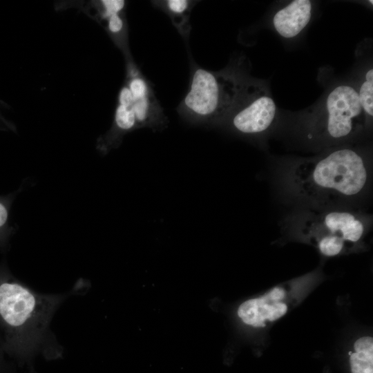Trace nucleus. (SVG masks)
I'll use <instances>...</instances> for the list:
<instances>
[{
    "label": "nucleus",
    "instance_id": "423d86ee",
    "mask_svg": "<svg viewBox=\"0 0 373 373\" xmlns=\"http://www.w3.org/2000/svg\"><path fill=\"white\" fill-rule=\"evenodd\" d=\"M276 106L260 82H245L225 118L232 128L247 135L264 133L276 119Z\"/></svg>",
    "mask_w": 373,
    "mask_h": 373
},
{
    "label": "nucleus",
    "instance_id": "1a4fd4ad",
    "mask_svg": "<svg viewBox=\"0 0 373 373\" xmlns=\"http://www.w3.org/2000/svg\"><path fill=\"white\" fill-rule=\"evenodd\" d=\"M311 16V1L295 0L275 13L273 25L280 36L292 38L304 29L310 21Z\"/></svg>",
    "mask_w": 373,
    "mask_h": 373
},
{
    "label": "nucleus",
    "instance_id": "6e6552de",
    "mask_svg": "<svg viewBox=\"0 0 373 373\" xmlns=\"http://www.w3.org/2000/svg\"><path fill=\"white\" fill-rule=\"evenodd\" d=\"M137 128H139V126L133 108V99L126 84L119 93L113 126L110 131L99 140L98 149L102 153H108L119 144L125 134Z\"/></svg>",
    "mask_w": 373,
    "mask_h": 373
},
{
    "label": "nucleus",
    "instance_id": "2eb2a0df",
    "mask_svg": "<svg viewBox=\"0 0 373 373\" xmlns=\"http://www.w3.org/2000/svg\"><path fill=\"white\" fill-rule=\"evenodd\" d=\"M5 352L3 349V338L0 333V373L7 372V365L4 360Z\"/></svg>",
    "mask_w": 373,
    "mask_h": 373
},
{
    "label": "nucleus",
    "instance_id": "4468645a",
    "mask_svg": "<svg viewBox=\"0 0 373 373\" xmlns=\"http://www.w3.org/2000/svg\"><path fill=\"white\" fill-rule=\"evenodd\" d=\"M191 3L186 0H169L164 1L165 8L174 18L182 16L190 8Z\"/></svg>",
    "mask_w": 373,
    "mask_h": 373
},
{
    "label": "nucleus",
    "instance_id": "9d476101",
    "mask_svg": "<svg viewBox=\"0 0 373 373\" xmlns=\"http://www.w3.org/2000/svg\"><path fill=\"white\" fill-rule=\"evenodd\" d=\"M351 373H373V338L362 336L354 344V352H350Z\"/></svg>",
    "mask_w": 373,
    "mask_h": 373
},
{
    "label": "nucleus",
    "instance_id": "ddd939ff",
    "mask_svg": "<svg viewBox=\"0 0 373 373\" xmlns=\"http://www.w3.org/2000/svg\"><path fill=\"white\" fill-rule=\"evenodd\" d=\"M100 8L101 17L103 19L106 20L109 32L115 37H118L124 33L125 23L121 15L122 11L102 7Z\"/></svg>",
    "mask_w": 373,
    "mask_h": 373
},
{
    "label": "nucleus",
    "instance_id": "9b49d317",
    "mask_svg": "<svg viewBox=\"0 0 373 373\" xmlns=\"http://www.w3.org/2000/svg\"><path fill=\"white\" fill-rule=\"evenodd\" d=\"M21 189L8 195H0V249L6 251L9 247V241L15 231L10 225L9 215L11 205Z\"/></svg>",
    "mask_w": 373,
    "mask_h": 373
},
{
    "label": "nucleus",
    "instance_id": "f257e3e1",
    "mask_svg": "<svg viewBox=\"0 0 373 373\" xmlns=\"http://www.w3.org/2000/svg\"><path fill=\"white\" fill-rule=\"evenodd\" d=\"M372 164L358 149L341 146L280 169L284 193L302 207H355L369 193Z\"/></svg>",
    "mask_w": 373,
    "mask_h": 373
},
{
    "label": "nucleus",
    "instance_id": "7ed1b4c3",
    "mask_svg": "<svg viewBox=\"0 0 373 373\" xmlns=\"http://www.w3.org/2000/svg\"><path fill=\"white\" fill-rule=\"evenodd\" d=\"M283 226L332 257L358 245L370 230L372 217L355 207H300Z\"/></svg>",
    "mask_w": 373,
    "mask_h": 373
},
{
    "label": "nucleus",
    "instance_id": "20e7f679",
    "mask_svg": "<svg viewBox=\"0 0 373 373\" xmlns=\"http://www.w3.org/2000/svg\"><path fill=\"white\" fill-rule=\"evenodd\" d=\"M245 82L225 71L197 68L190 89L180 104L181 113L200 122L224 119L233 108Z\"/></svg>",
    "mask_w": 373,
    "mask_h": 373
},
{
    "label": "nucleus",
    "instance_id": "39448f33",
    "mask_svg": "<svg viewBox=\"0 0 373 373\" xmlns=\"http://www.w3.org/2000/svg\"><path fill=\"white\" fill-rule=\"evenodd\" d=\"M366 119L357 90L341 84L329 93L321 111L307 125V137L330 144L342 143L359 134Z\"/></svg>",
    "mask_w": 373,
    "mask_h": 373
},
{
    "label": "nucleus",
    "instance_id": "0eeeda50",
    "mask_svg": "<svg viewBox=\"0 0 373 373\" xmlns=\"http://www.w3.org/2000/svg\"><path fill=\"white\" fill-rule=\"evenodd\" d=\"M285 296V290L276 287L260 297L242 303L238 309V316L248 325L265 327L267 321H276L287 313V306L282 301Z\"/></svg>",
    "mask_w": 373,
    "mask_h": 373
},
{
    "label": "nucleus",
    "instance_id": "f03ea898",
    "mask_svg": "<svg viewBox=\"0 0 373 373\" xmlns=\"http://www.w3.org/2000/svg\"><path fill=\"white\" fill-rule=\"evenodd\" d=\"M66 294H41L15 278L0 264V330L5 354L19 363L37 354H59L50 323Z\"/></svg>",
    "mask_w": 373,
    "mask_h": 373
},
{
    "label": "nucleus",
    "instance_id": "dca6fc26",
    "mask_svg": "<svg viewBox=\"0 0 373 373\" xmlns=\"http://www.w3.org/2000/svg\"><path fill=\"white\" fill-rule=\"evenodd\" d=\"M8 126L9 128L13 129L12 125L10 124L7 121H6L1 116H0V126Z\"/></svg>",
    "mask_w": 373,
    "mask_h": 373
},
{
    "label": "nucleus",
    "instance_id": "f8f14e48",
    "mask_svg": "<svg viewBox=\"0 0 373 373\" xmlns=\"http://www.w3.org/2000/svg\"><path fill=\"white\" fill-rule=\"evenodd\" d=\"M358 100L367 119H372L373 115V70L369 69L365 75L359 90H357Z\"/></svg>",
    "mask_w": 373,
    "mask_h": 373
}]
</instances>
